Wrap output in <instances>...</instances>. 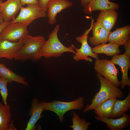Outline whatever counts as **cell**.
Instances as JSON below:
<instances>
[{"instance_id":"7","label":"cell","mask_w":130,"mask_h":130,"mask_svg":"<svg viewBox=\"0 0 130 130\" xmlns=\"http://www.w3.org/2000/svg\"><path fill=\"white\" fill-rule=\"evenodd\" d=\"M26 7L22 6L18 15L11 21V23H21L28 26L34 20L46 17V11L40 7L38 5L27 4Z\"/></svg>"},{"instance_id":"13","label":"cell","mask_w":130,"mask_h":130,"mask_svg":"<svg viewBox=\"0 0 130 130\" xmlns=\"http://www.w3.org/2000/svg\"><path fill=\"white\" fill-rule=\"evenodd\" d=\"M22 6L20 0H7L1 6V13L4 21H10L15 18L16 14Z\"/></svg>"},{"instance_id":"23","label":"cell","mask_w":130,"mask_h":130,"mask_svg":"<svg viewBox=\"0 0 130 130\" xmlns=\"http://www.w3.org/2000/svg\"><path fill=\"white\" fill-rule=\"evenodd\" d=\"M10 109L9 105L0 102V130H8L11 121Z\"/></svg>"},{"instance_id":"15","label":"cell","mask_w":130,"mask_h":130,"mask_svg":"<svg viewBox=\"0 0 130 130\" xmlns=\"http://www.w3.org/2000/svg\"><path fill=\"white\" fill-rule=\"evenodd\" d=\"M119 8V5L118 3L109 0H92L88 6L84 7L83 11L85 14H89L95 11L115 10Z\"/></svg>"},{"instance_id":"8","label":"cell","mask_w":130,"mask_h":130,"mask_svg":"<svg viewBox=\"0 0 130 130\" xmlns=\"http://www.w3.org/2000/svg\"><path fill=\"white\" fill-rule=\"evenodd\" d=\"M28 26L21 23H10L5 26L0 34V39L17 42L24 38L28 34Z\"/></svg>"},{"instance_id":"27","label":"cell","mask_w":130,"mask_h":130,"mask_svg":"<svg viewBox=\"0 0 130 130\" xmlns=\"http://www.w3.org/2000/svg\"><path fill=\"white\" fill-rule=\"evenodd\" d=\"M124 46V48L125 50L124 53L130 59V39Z\"/></svg>"},{"instance_id":"33","label":"cell","mask_w":130,"mask_h":130,"mask_svg":"<svg viewBox=\"0 0 130 130\" xmlns=\"http://www.w3.org/2000/svg\"><path fill=\"white\" fill-rule=\"evenodd\" d=\"M3 2L2 0H0V13H1V3Z\"/></svg>"},{"instance_id":"10","label":"cell","mask_w":130,"mask_h":130,"mask_svg":"<svg viewBox=\"0 0 130 130\" xmlns=\"http://www.w3.org/2000/svg\"><path fill=\"white\" fill-rule=\"evenodd\" d=\"M25 38L15 42L0 39V58H4L11 60L14 58L23 46Z\"/></svg>"},{"instance_id":"16","label":"cell","mask_w":130,"mask_h":130,"mask_svg":"<svg viewBox=\"0 0 130 130\" xmlns=\"http://www.w3.org/2000/svg\"><path fill=\"white\" fill-rule=\"evenodd\" d=\"M31 106L29 112L30 118L28 122L25 130H34L36 129L35 124L43 116L41 115L44 111L43 107L37 98H34L31 102Z\"/></svg>"},{"instance_id":"9","label":"cell","mask_w":130,"mask_h":130,"mask_svg":"<svg viewBox=\"0 0 130 130\" xmlns=\"http://www.w3.org/2000/svg\"><path fill=\"white\" fill-rule=\"evenodd\" d=\"M72 6V2L69 0H51L48 5L47 14L49 24H54L57 14Z\"/></svg>"},{"instance_id":"19","label":"cell","mask_w":130,"mask_h":130,"mask_svg":"<svg viewBox=\"0 0 130 130\" xmlns=\"http://www.w3.org/2000/svg\"><path fill=\"white\" fill-rule=\"evenodd\" d=\"M0 78L5 79L8 83H11L15 82L29 86L28 82L25 80V78L15 73L7 68L4 63H0Z\"/></svg>"},{"instance_id":"30","label":"cell","mask_w":130,"mask_h":130,"mask_svg":"<svg viewBox=\"0 0 130 130\" xmlns=\"http://www.w3.org/2000/svg\"><path fill=\"white\" fill-rule=\"evenodd\" d=\"M11 23L10 21L5 22L4 21L0 24V34L4 27L8 25Z\"/></svg>"},{"instance_id":"17","label":"cell","mask_w":130,"mask_h":130,"mask_svg":"<svg viewBox=\"0 0 130 130\" xmlns=\"http://www.w3.org/2000/svg\"><path fill=\"white\" fill-rule=\"evenodd\" d=\"M130 26L127 25L117 28L110 32L108 39L109 42L121 45H125L130 39Z\"/></svg>"},{"instance_id":"11","label":"cell","mask_w":130,"mask_h":130,"mask_svg":"<svg viewBox=\"0 0 130 130\" xmlns=\"http://www.w3.org/2000/svg\"><path fill=\"white\" fill-rule=\"evenodd\" d=\"M130 59L124 53L113 56L110 60L114 65H117L121 68L122 75L120 85L121 89H124L126 86H130V80L128 75V70L130 67Z\"/></svg>"},{"instance_id":"21","label":"cell","mask_w":130,"mask_h":130,"mask_svg":"<svg viewBox=\"0 0 130 130\" xmlns=\"http://www.w3.org/2000/svg\"><path fill=\"white\" fill-rule=\"evenodd\" d=\"M117 98L108 99L102 103L94 109L97 116L107 118L110 117Z\"/></svg>"},{"instance_id":"29","label":"cell","mask_w":130,"mask_h":130,"mask_svg":"<svg viewBox=\"0 0 130 130\" xmlns=\"http://www.w3.org/2000/svg\"><path fill=\"white\" fill-rule=\"evenodd\" d=\"M92 0H80L81 5L84 7L87 6L90 3Z\"/></svg>"},{"instance_id":"18","label":"cell","mask_w":130,"mask_h":130,"mask_svg":"<svg viewBox=\"0 0 130 130\" xmlns=\"http://www.w3.org/2000/svg\"><path fill=\"white\" fill-rule=\"evenodd\" d=\"M118 17V13L115 10L100 11L97 21L99 22L109 31L116 24Z\"/></svg>"},{"instance_id":"25","label":"cell","mask_w":130,"mask_h":130,"mask_svg":"<svg viewBox=\"0 0 130 130\" xmlns=\"http://www.w3.org/2000/svg\"><path fill=\"white\" fill-rule=\"evenodd\" d=\"M7 81L5 79L0 78V93L4 103L7 104V98L8 91L7 87Z\"/></svg>"},{"instance_id":"26","label":"cell","mask_w":130,"mask_h":130,"mask_svg":"<svg viewBox=\"0 0 130 130\" xmlns=\"http://www.w3.org/2000/svg\"><path fill=\"white\" fill-rule=\"evenodd\" d=\"M51 0H39L38 5L46 11L47 10V6L49 2Z\"/></svg>"},{"instance_id":"3","label":"cell","mask_w":130,"mask_h":130,"mask_svg":"<svg viewBox=\"0 0 130 130\" xmlns=\"http://www.w3.org/2000/svg\"><path fill=\"white\" fill-rule=\"evenodd\" d=\"M60 25H57L48 35V39L46 41L40 51L41 56L46 58L51 57L58 58L62 56L65 52H70L75 54L76 51L73 45L67 47L64 45L58 39V33Z\"/></svg>"},{"instance_id":"12","label":"cell","mask_w":130,"mask_h":130,"mask_svg":"<svg viewBox=\"0 0 130 130\" xmlns=\"http://www.w3.org/2000/svg\"><path fill=\"white\" fill-rule=\"evenodd\" d=\"M95 119L105 123L107 128L110 130H122L129 126L130 124V115L125 113L120 118L113 119L99 116L95 117Z\"/></svg>"},{"instance_id":"31","label":"cell","mask_w":130,"mask_h":130,"mask_svg":"<svg viewBox=\"0 0 130 130\" xmlns=\"http://www.w3.org/2000/svg\"><path fill=\"white\" fill-rule=\"evenodd\" d=\"M16 130L14 125L13 124V121H11L9 125L8 130Z\"/></svg>"},{"instance_id":"2","label":"cell","mask_w":130,"mask_h":130,"mask_svg":"<svg viewBox=\"0 0 130 130\" xmlns=\"http://www.w3.org/2000/svg\"><path fill=\"white\" fill-rule=\"evenodd\" d=\"M46 40L41 35L33 36L28 34L25 38L24 44L14 59L19 61L40 59V51Z\"/></svg>"},{"instance_id":"4","label":"cell","mask_w":130,"mask_h":130,"mask_svg":"<svg viewBox=\"0 0 130 130\" xmlns=\"http://www.w3.org/2000/svg\"><path fill=\"white\" fill-rule=\"evenodd\" d=\"M85 99L80 96L74 100L68 102L54 100L51 102H40L44 110H49L55 113L61 123L64 121V116L68 111L73 110H81L84 107Z\"/></svg>"},{"instance_id":"14","label":"cell","mask_w":130,"mask_h":130,"mask_svg":"<svg viewBox=\"0 0 130 130\" xmlns=\"http://www.w3.org/2000/svg\"><path fill=\"white\" fill-rule=\"evenodd\" d=\"M92 30L93 36L90 37L89 40L92 45L95 46L106 43L110 31H108L97 21L93 22Z\"/></svg>"},{"instance_id":"24","label":"cell","mask_w":130,"mask_h":130,"mask_svg":"<svg viewBox=\"0 0 130 130\" xmlns=\"http://www.w3.org/2000/svg\"><path fill=\"white\" fill-rule=\"evenodd\" d=\"M73 117H72V125H69L73 130H87L91 124L84 119L81 118L79 115L74 111H72Z\"/></svg>"},{"instance_id":"1","label":"cell","mask_w":130,"mask_h":130,"mask_svg":"<svg viewBox=\"0 0 130 130\" xmlns=\"http://www.w3.org/2000/svg\"><path fill=\"white\" fill-rule=\"evenodd\" d=\"M100 83L99 91L97 93L89 105L87 103L83 110L85 114L87 112L94 110L104 101L110 99L117 98H122L124 96V92L103 76L96 73Z\"/></svg>"},{"instance_id":"22","label":"cell","mask_w":130,"mask_h":130,"mask_svg":"<svg viewBox=\"0 0 130 130\" xmlns=\"http://www.w3.org/2000/svg\"><path fill=\"white\" fill-rule=\"evenodd\" d=\"M127 97L123 100L117 99L110 118H118L130 109V90Z\"/></svg>"},{"instance_id":"28","label":"cell","mask_w":130,"mask_h":130,"mask_svg":"<svg viewBox=\"0 0 130 130\" xmlns=\"http://www.w3.org/2000/svg\"><path fill=\"white\" fill-rule=\"evenodd\" d=\"M22 6L25 5L33 4L38 5L39 0H20Z\"/></svg>"},{"instance_id":"5","label":"cell","mask_w":130,"mask_h":130,"mask_svg":"<svg viewBox=\"0 0 130 130\" xmlns=\"http://www.w3.org/2000/svg\"><path fill=\"white\" fill-rule=\"evenodd\" d=\"M93 22L94 20L92 19L90 28L86 30L81 35L78 36L76 38L77 41L81 44V47L79 49L73 46L74 49L76 51V53L72 57L76 61L84 60L87 61L92 62L93 60L89 56L93 57L95 59L99 58L98 54L92 51L91 48L87 42L88 37V35L92 30Z\"/></svg>"},{"instance_id":"20","label":"cell","mask_w":130,"mask_h":130,"mask_svg":"<svg viewBox=\"0 0 130 130\" xmlns=\"http://www.w3.org/2000/svg\"><path fill=\"white\" fill-rule=\"evenodd\" d=\"M119 45L109 42V43H102L91 48L92 51L97 54H104L107 56H113L119 54Z\"/></svg>"},{"instance_id":"6","label":"cell","mask_w":130,"mask_h":130,"mask_svg":"<svg viewBox=\"0 0 130 130\" xmlns=\"http://www.w3.org/2000/svg\"><path fill=\"white\" fill-rule=\"evenodd\" d=\"M94 67L97 73L104 76L117 87H118L120 85L117 76L118 70L110 60L99 58L96 59Z\"/></svg>"},{"instance_id":"32","label":"cell","mask_w":130,"mask_h":130,"mask_svg":"<svg viewBox=\"0 0 130 130\" xmlns=\"http://www.w3.org/2000/svg\"><path fill=\"white\" fill-rule=\"evenodd\" d=\"M4 21L3 15L2 13H0V24Z\"/></svg>"}]
</instances>
